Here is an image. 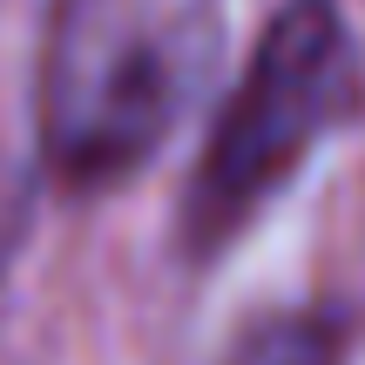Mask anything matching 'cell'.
Segmentation results:
<instances>
[{
    "instance_id": "obj_3",
    "label": "cell",
    "mask_w": 365,
    "mask_h": 365,
    "mask_svg": "<svg viewBox=\"0 0 365 365\" xmlns=\"http://www.w3.org/2000/svg\"><path fill=\"white\" fill-rule=\"evenodd\" d=\"M230 365H339V325L318 312H271L237 339Z\"/></svg>"
},
{
    "instance_id": "obj_4",
    "label": "cell",
    "mask_w": 365,
    "mask_h": 365,
    "mask_svg": "<svg viewBox=\"0 0 365 365\" xmlns=\"http://www.w3.org/2000/svg\"><path fill=\"white\" fill-rule=\"evenodd\" d=\"M27 223H34V170L14 163L7 149H0V271L21 257Z\"/></svg>"
},
{
    "instance_id": "obj_2",
    "label": "cell",
    "mask_w": 365,
    "mask_h": 365,
    "mask_svg": "<svg viewBox=\"0 0 365 365\" xmlns=\"http://www.w3.org/2000/svg\"><path fill=\"white\" fill-rule=\"evenodd\" d=\"M365 108L359 41L331 0H291L264 27L244 81L230 88L217 129L182 190V250L210 264L230 250L271 196L312 163L325 135H339Z\"/></svg>"
},
{
    "instance_id": "obj_1",
    "label": "cell",
    "mask_w": 365,
    "mask_h": 365,
    "mask_svg": "<svg viewBox=\"0 0 365 365\" xmlns=\"http://www.w3.org/2000/svg\"><path fill=\"white\" fill-rule=\"evenodd\" d=\"M223 61V0H54L41 41V163L68 190L135 176Z\"/></svg>"
}]
</instances>
